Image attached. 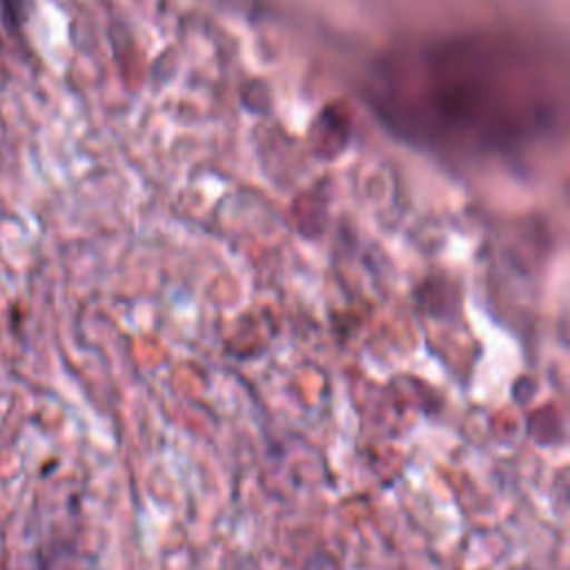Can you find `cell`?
<instances>
[{"label":"cell","mask_w":570,"mask_h":570,"mask_svg":"<svg viewBox=\"0 0 570 570\" xmlns=\"http://www.w3.org/2000/svg\"><path fill=\"white\" fill-rule=\"evenodd\" d=\"M372 102L401 136L441 151H501L550 125L552 96L532 58L485 40L392 56L372 78Z\"/></svg>","instance_id":"6da1fadb"}]
</instances>
